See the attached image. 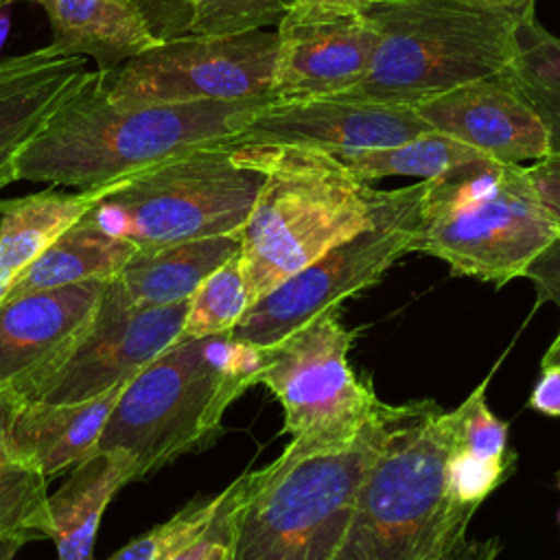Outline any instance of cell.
Segmentation results:
<instances>
[{
    "instance_id": "obj_36",
    "label": "cell",
    "mask_w": 560,
    "mask_h": 560,
    "mask_svg": "<svg viewBox=\"0 0 560 560\" xmlns=\"http://www.w3.org/2000/svg\"><path fill=\"white\" fill-rule=\"evenodd\" d=\"M529 407L547 416H560V368H542L529 396Z\"/></svg>"
},
{
    "instance_id": "obj_9",
    "label": "cell",
    "mask_w": 560,
    "mask_h": 560,
    "mask_svg": "<svg viewBox=\"0 0 560 560\" xmlns=\"http://www.w3.org/2000/svg\"><path fill=\"white\" fill-rule=\"evenodd\" d=\"M354 332L330 308L300 328L260 348L262 383L280 402L284 431L291 435L282 451L304 457L348 448L383 413L370 381L354 374L348 352Z\"/></svg>"
},
{
    "instance_id": "obj_18",
    "label": "cell",
    "mask_w": 560,
    "mask_h": 560,
    "mask_svg": "<svg viewBox=\"0 0 560 560\" xmlns=\"http://www.w3.org/2000/svg\"><path fill=\"white\" fill-rule=\"evenodd\" d=\"M125 385L70 405L18 400L9 424L13 455L48 481L61 470L77 466L98 451L105 424Z\"/></svg>"
},
{
    "instance_id": "obj_4",
    "label": "cell",
    "mask_w": 560,
    "mask_h": 560,
    "mask_svg": "<svg viewBox=\"0 0 560 560\" xmlns=\"http://www.w3.org/2000/svg\"><path fill=\"white\" fill-rule=\"evenodd\" d=\"M258 372L260 348L232 332L179 339L122 387L98 448L127 451L142 479L212 444Z\"/></svg>"
},
{
    "instance_id": "obj_30",
    "label": "cell",
    "mask_w": 560,
    "mask_h": 560,
    "mask_svg": "<svg viewBox=\"0 0 560 560\" xmlns=\"http://www.w3.org/2000/svg\"><path fill=\"white\" fill-rule=\"evenodd\" d=\"M508 459L475 455L466 448L451 446L446 462V499L457 512L475 514L479 503L501 483L508 472Z\"/></svg>"
},
{
    "instance_id": "obj_31",
    "label": "cell",
    "mask_w": 560,
    "mask_h": 560,
    "mask_svg": "<svg viewBox=\"0 0 560 560\" xmlns=\"http://www.w3.org/2000/svg\"><path fill=\"white\" fill-rule=\"evenodd\" d=\"M488 378L457 407L453 446L466 448L481 457L508 459V424L486 405Z\"/></svg>"
},
{
    "instance_id": "obj_25",
    "label": "cell",
    "mask_w": 560,
    "mask_h": 560,
    "mask_svg": "<svg viewBox=\"0 0 560 560\" xmlns=\"http://www.w3.org/2000/svg\"><path fill=\"white\" fill-rule=\"evenodd\" d=\"M18 398L0 387V538H48V479L22 464L9 446V424Z\"/></svg>"
},
{
    "instance_id": "obj_11",
    "label": "cell",
    "mask_w": 560,
    "mask_h": 560,
    "mask_svg": "<svg viewBox=\"0 0 560 560\" xmlns=\"http://www.w3.org/2000/svg\"><path fill=\"white\" fill-rule=\"evenodd\" d=\"M278 33H188L155 44L105 74L122 103H271Z\"/></svg>"
},
{
    "instance_id": "obj_23",
    "label": "cell",
    "mask_w": 560,
    "mask_h": 560,
    "mask_svg": "<svg viewBox=\"0 0 560 560\" xmlns=\"http://www.w3.org/2000/svg\"><path fill=\"white\" fill-rule=\"evenodd\" d=\"M136 252V245L83 217L9 284L7 300L85 280H112Z\"/></svg>"
},
{
    "instance_id": "obj_14",
    "label": "cell",
    "mask_w": 560,
    "mask_h": 560,
    "mask_svg": "<svg viewBox=\"0 0 560 560\" xmlns=\"http://www.w3.org/2000/svg\"><path fill=\"white\" fill-rule=\"evenodd\" d=\"M273 77L276 101L337 96L370 70L376 33L363 13L293 2L280 24Z\"/></svg>"
},
{
    "instance_id": "obj_1",
    "label": "cell",
    "mask_w": 560,
    "mask_h": 560,
    "mask_svg": "<svg viewBox=\"0 0 560 560\" xmlns=\"http://www.w3.org/2000/svg\"><path fill=\"white\" fill-rule=\"evenodd\" d=\"M269 103H122L105 74L57 109L18 162V179L94 190L206 144H223Z\"/></svg>"
},
{
    "instance_id": "obj_17",
    "label": "cell",
    "mask_w": 560,
    "mask_h": 560,
    "mask_svg": "<svg viewBox=\"0 0 560 560\" xmlns=\"http://www.w3.org/2000/svg\"><path fill=\"white\" fill-rule=\"evenodd\" d=\"M83 57L50 44L0 59V190L18 182V162L57 109L90 79Z\"/></svg>"
},
{
    "instance_id": "obj_13",
    "label": "cell",
    "mask_w": 560,
    "mask_h": 560,
    "mask_svg": "<svg viewBox=\"0 0 560 560\" xmlns=\"http://www.w3.org/2000/svg\"><path fill=\"white\" fill-rule=\"evenodd\" d=\"M431 129L413 107L324 96L271 101L223 144H295L348 158L407 142Z\"/></svg>"
},
{
    "instance_id": "obj_40",
    "label": "cell",
    "mask_w": 560,
    "mask_h": 560,
    "mask_svg": "<svg viewBox=\"0 0 560 560\" xmlns=\"http://www.w3.org/2000/svg\"><path fill=\"white\" fill-rule=\"evenodd\" d=\"M542 368H560V332L556 335L549 350L542 354Z\"/></svg>"
},
{
    "instance_id": "obj_45",
    "label": "cell",
    "mask_w": 560,
    "mask_h": 560,
    "mask_svg": "<svg viewBox=\"0 0 560 560\" xmlns=\"http://www.w3.org/2000/svg\"><path fill=\"white\" fill-rule=\"evenodd\" d=\"M558 488H560V472H558Z\"/></svg>"
},
{
    "instance_id": "obj_27",
    "label": "cell",
    "mask_w": 560,
    "mask_h": 560,
    "mask_svg": "<svg viewBox=\"0 0 560 560\" xmlns=\"http://www.w3.org/2000/svg\"><path fill=\"white\" fill-rule=\"evenodd\" d=\"M252 306L241 252L214 269L188 300L182 339H201L232 328Z\"/></svg>"
},
{
    "instance_id": "obj_29",
    "label": "cell",
    "mask_w": 560,
    "mask_h": 560,
    "mask_svg": "<svg viewBox=\"0 0 560 560\" xmlns=\"http://www.w3.org/2000/svg\"><path fill=\"white\" fill-rule=\"evenodd\" d=\"M293 0H195L197 35H232L278 26Z\"/></svg>"
},
{
    "instance_id": "obj_44",
    "label": "cell",
    "mask_w": 560,
    "mask_h": 560,
    "mask_svg": "<svg viewBox=\"0 0 560 560\" xmlns=\"http://www.w3.org/2000/svg\"><path fill=\"white\" fill-rule=\"evenodd\" d=\"M11 2H15V0H0V11H2V9H4V7H9V4H11Z\"/></svg>"
},
{
    "instance_id": "obj_10",
    "label": "cell",
    "mask_w": 560,
    "mask_h": 560,
    "mask_svg": "<svg viewBox=\"0 0 560 560\" xmlns=\"http://www.w3.org/2000/svg\"><path fill=\"white\" fill-rule=\"evenodd\" d=\"M422 179L385 190L374 223L328 249L315 262L278 284L249 306L232 328V337L252 346H269L324 311L383 280L389 267L411 254L418 228Z\"/></svg>"
},
{
    "instance_id": "obj_41",
    "label": "cell",
    "mask_w": 560,
    "mask_h": 560,
    "mask_svg": "<svg viewBox=\"0 0 560 560\" xmlns=\"http://www.w3.org/2000/svg\"><path fill=\"white\" fill-rule=\"evenodd\" d=\"M22 547L20 540H9V538H0V560H11L13 553Z\"/></svg>"
},
{
    "instance_id": "obj_22",
    "label": "cell",
    "mask_w": 560,
    "mask_h": 560,
    "mask_svg": "<svg viewBox=\"0 0 560 560\" xmlns=\"http://www.w3.org/2000/svg\"><path fill=\"white\" fill-rule=\"evenodd\" d=\"M94 190H42L0 199V269L13 282L61 234L79 223L101 199Z\"/></svg>"
},
{
    "instance_id": "obj_7",
    "label": "cell",
    "mask_w": 560,
    "mask_h": 560,
    "mask_svg": "<svg viewBox=\"0 0 560 560\" xmlns=\"http://www.w3.org/2000/svg\"><path fill=\"white\" fill-rule=\"evenodd\" d=\"M394 405L348 448L287 457L247 470L228 560H332L359 486L385 438Z\"/></svg>"
},
{
    "instance_id": "obj_37",
    "label": "cell",
    "mask_w": 560,
    "mask_h": 560,
    "mask_svg": "<svg viewBox=\"0 0 560 560\" xmlns=\"http://www.w3.org/2000/svg\"><path fill=\"white\" fill-rule=\"evenodd\" d=\"M499 547H501L499 538L470 540L464 534L451 547H446L442 553H438L433 560H494L499 553Z\"/></svg>"
},
{
    "instance_id": "obj_5",
    "label": "cell",
    "mask_w": 560,
    "mask_h": 560,
    "mask_svg": "<svg viewBox=\"0 0 560 560\" xmlns=\"http://www.w3.org/2000/svg\"><path fill=\"white\" fill-rule=\"evenodd\" d=\"M363 15L376 50L368 74L341 98L416 107L510 68L518 55L523 13L470 0H374Z\"/></svg>"
},
{
    "instance_id": "obj_38",
    "label": "cell",
    "mask_w": 560,
    "mask_h": 560,
    "mask_svg": "<svg viewBox=\"0 0 560 560\" xmlns=\"http://www.w3.org/2000/svg\"><path fill=\"white\" fill-rule=\"evenodd\" d=\"M306 7H317V9H328V11H352V13H363L374 0H293Z\"/></svg>"
},
{
    "instance_id": "obj_39",
    "label": "cell",
    "mask_w": 560,
    "mask_h": 560,
    "mask_svg": "<svg viewBox=\"0 0 560 560\" xmlns=\"http://www.w3.org/2000/svg\"><path fill=\"white\" fill-rule=\"evenodd\" d=\"M483 7H492V9H505V11H514V13H525L527 9L534 7V0H470Z\"/></svg>"
},
{
    "instance_id": "obj_20",
    "label": "cell",
    "mask_w": 560,
    "mask_h": 560,
    "mask_svg": "<svg viewBox=\"0 0 560 560\" xmlns=\"http://www.w3.org/2000/svg\"><path fill=\"white\" fill-rule=\"evenodd\" d=\"M129 481H138L133 457L122 448H98L74 466L55 494H48V538L57 547V560H94L101 518Z\"/></svg>"
},
{
    "instance_id": "obj_15",
    "label": "cell",
    "mask_w": 560,
    "mask_h": 560,
    "mask_svg": "<svg viewBox=\"0 0 560 560\" xmlns=\"http://www.w3.org/2000/svg\"><path fill=\"white\" fill-rule=\"evenodd\" d=\"M109 280H85L4 300L0 306V387L22 400L77 346Z\"/></svg>"
},
{
    "instance_id": "obj_35",
    "label": "cell",
    "mask_w": 560,
    "mask_h": 560,
    "mask_svg": "<svg viewBox=\"0 0 560 560\" xmlns=\"http://www.w3.org/2000/svg\"><path fill=\"white\" fill-rule=\"evenodd\" d=\"M525 278L534 282L538 300L553 302L560 308V234L534 258Z\"/></svg>"
},
{
    "instance_id": "obj_2",
    "label": "cell",
    "mask_w": 560,
    "mask_h": 560,
    "mask_svg": "<svg viewBox=\"0 0 560 560\" xmlns=\"http://www.w3.org/2000/svg\"><path fill=\"white\" fill-rule=\"evenodd\" d=\"M234 153L265 173L241 230V262L252 304L335 245L370 228L383 192L326 151L295 144H238Z\"/></svg>"
},
{
    "instance_id": "obj_32",
    "label": "cell",
    "mask_w": 560,
    "mask_h": 560,
    "mask_svg": "<svg viewBox=\"0 0 560 560\" xmlns=\"http://www.w3.org/2000/svg\"><path fill=\"white\" fill-rule=\"evenodd\" d=\"M243 486H245V472L221 492L223 494L221 505H219L212 523L195 540H190L186 547H182L171 560H208L210 553L214 551V547L232 536V518H234V510L241 499Z\"/></svg>"
},
{
    "instance_id": "obj_42",
    "label": "cell",
    "mask_w": 560,
    "mask_h": 560,
    "mask_svg": "<svg viewBox=\"0 0 560 560\" xmlns=\"http://www.w3.org/2000/svg\"><path fill=\"white\" fill-rule=\"evenodd\" d=\"M228 547H230V538H228V540H223L221 545H217L208 560H228Z\"/></svg>"
},
{
    "instance_id": "obj_16",
    "label": "cell",
    "mask_w": 560,
    "mask_h": 560,
    "mask_svg": "<svg viewBox=\"0 0 560 560\" xmlns=\"http://www.w3.org/2000/svg\"><path fill=\"white\" fill-rule=\"evenodd\" d=\"M413 109L435 131L490 160L523 164L549 155L547 129L518 94L508 70L431 96Z\"/></svg>"
},
{
    "instance_id": "obj_28",
    "label": "cell",
    "mask_w": 560,
    "mask_h": 560,
    "mask_svg": "<svg viewBox=\"0 0 560 560\" xmlns=\"http://www.w3.org/2000/svg\"><path fill=\"white\" fill-rule=\"evenodd\" d=\"M221 492L210 499H195L175 512L168 521L151 527L142 536L129 540L107 560H171L182 547L195 540L214 518L221 505Z\"/></svg>"
},
{
    "instance_id": "obj_3",
    "label": "cell",
    "mask_w": 560,
    "mask_h": 560,
    "mask_svg": "<svg viewBox=\"0 0 560 560\" xmlns=\"http://www.w3.org/2000/svg\"><path fill=\"white\" fill-rule=\"evenodd\" d=\"M455 413L433 400L394 405L348 532L332 560H433L466 534L472 514L446 499Z\"/></svg>"
},
{
    "instance_id": "obj_21",
    "label": "cell",
    "mask_w": 560,
    "mask_h": 560,
    "mask_svg": "<svg viewBox=\"0 0 560 560\" xmlns=\"http://www.w3.org/2000/svg\"><path fill=\"white\" fill-rule=\"evenodd\" d=\"M241 252V234L208 236L151 252H136L116 276L138 308H164L188 302L199 284Z\"/></svg>"
},
{
    "instance_id": "obj_26",
    "label": "cell",
    "mask_w": 560,
    "mask_h": 560,
    "mask_svg": "<svg viewBox=\"0 0 560 560\" xmlns=\"http://www.w3.org/2000/svg\"><path fill=\"white\" fill-rule=\"evenodd\" d=\"M486 155L477 149L440 133L435 129L424 131L407 142L381 149L357 151L348 158H341L354 175L365 182L383 179V177H420L435 179L442 177L464 164L483 160Z\"/></svg>"
},
{
    "instance_id": "obj_33",
    "label": "cell",
    "mask_w": 560,
    "mask_h": 560,
    "mask_svg": "<svg viewBox=\"0 0 560 560\" xmlns=\"http://www.w3.org/2000/svg\"><path fill=\"white\" fill-rule=\"evenodd\" d=\"M140 18L147 22L151 33L160 39H173L192 31L195 0H127Z\"/></svg>"
},
{
    "instance_id": "obj_8",
    "label": "cell",
    "mask_w": 560,
    "mask_h": 560,
    "mask_svg": "<svg viewBox=\"0 0 560 560\" xmlns=\"http://www.w3.org/2000/svg\"><path fill=\"white\" fill-rule=\"evenodd\" d=\"M265 173L232 147L206 144L103 186L85 214L105 232L151 252L186 241L241 234Z\"/></svg>"
},
{
    "instance_id": "obj_19",
    "label": "cell",
    "mask_w": 560,
    "mask_h": 560,
    "mask_svg": "<svg viewBox=\"0 0 560 560\" xmlns=\"http://www.w3.org/2000/svg\"><path fill=\"white\" fill-rule=\"evenodd\" d=\"M48 15L52 42L61 55L92 59L112 72L160 44L127 0H33Z\"/></svg>"
},
{
    "instance_id": "obj_34",
    "label": "cell",
    "mask_w": 560,
    "mask_h": 560,
    "mask_svg": "<svg viewBox=\"0 0 560 560\" xmlns=\"http://www.w3.org/2000/svg\"><path fill=\"white\" fill-rule=\"evenodd\" d=\"M527 175L542 208L560 230V153H549L532 162Z\"/></svg>"
},
{
    "instance_id": "obj_12",
    "label": "cell",
    "mask_w": 560,
    "mask_h": 560,
    "mask_svg": "<svg viewBox=\"0 0 560 560\" xmlns=\"http://www.w3.org/2000/svg\"><path fill=\"white\" fill-rule=\"evenodd\" d=\"M186 311L188 302L138 308L112 278L77 346L22 400L70 405L129 383L182 339Z\"/></svg>"
},
{
    "instance_id": "obj_43",
    "label": "cell",
    "mask_w": 560,
    "mask_h": 560,
    "mask_svg": "<svg viewBox=\"0 0 560 560\" xmlns=\"http://www.w3.org/2000/svg\"><path fill=\"white\" fill-rule=\"evenodd\" d=\"M9 280H7V276L2 273V269H0V306L4 304V300H7V291H9Z\"/></svg>"
},
{
    "instance_id": "obj_6",
    "label": "cell",
    "mask_w": 560,
    "mask_h": 560,
    "mask_svg": "<svg viewBox=\"0 0 560 560\" xmlns=\"http://www.w3.org/2000/svg\"><path fill=\"white\" fill-rule=\"evenodd\" d=\"M422 184L411 254L444 260L453 276L503 287L560 234L523 164L483 158Z\"/></svg>"
},
{
    "instance_id": "obj_24",
    "label": "cell",
    "mask_w": 560,
    "mask_h": 560,
    "mask_svg": "<svg viewBox=\"0 0 560 560\" xmlns=\"http://www.w3.org/2000/svg\"><path fill=\"white\" fill-rule=\"evenodd\" d=\"M518 55L508 70L514 88L547 129L549 153H560V37L536 18L534 7L521 15Z\"/></svg>"
}]
</instances>
